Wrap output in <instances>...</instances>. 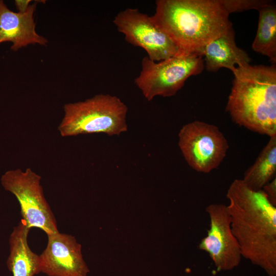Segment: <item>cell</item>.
<instances>
[{"mask_svg":"<svg viewBox=\"0 0 276 276\" xmlns=\"http://www.w3.org/2000/svg\"><path fill=\"white\" fill-rule=\"evenodd\" d=\"M232 233L242 257L276 275V206L262 190L255 191L236 179L226 193Z\"/></svg>","mask_w":276,"mask_h":276,"instance_id":"1","label":"cell"},{"mask_svg":"<svg viewBox=\"0 0 276 276\" xmlns=\"http://www.w3.org/2000/svg\"><path fill=\"white\" fill-rule=\"evenodd\" d=\"M202 55L204 66L212 72L226 68L233 73L237 67L250 64L251 61L247 53L237 45L233 27L208 43Z\"/></svg>","mask_w":276,"mask_h":276,"instance_id":"12","label":"cell"},{"mask_svg":"<svg viewBox=\"0 0 276 276\" xmlns=\"http://www.w3.org/2000/svg\"><path fill=\"white\" fill-rule=\"evenodd\" d=\"M30 229L21 220L10 236L7 264L13 276H34L41 272L39 255L31 250L28 243Z\"/></svg>","mask_w":276,"mask_h":276,"instance_id":"13","label":"cell"},{"mask_svg":"<svg viewBox=\"0 0 276 276\" xmlns=\"http://www.w3.org/2000/svg\"><path fill=\"white\" fill-rule=\"evenodd\" d=\"M226 107L240 126L269 137L276 135V66L237 67Z\"/></svg>","mask_w":276,"mask_h":276,"instance_id":"3","label":"cell"},{"mask_svg":"<svg viewBox=\"0 0 276 276\" xmlns=\"http://www.w3.org/2000/svg\"><path fill=\"white\" fill-rule=\"evenodd\" d=\"M113 22L125 40L143 48L152 61L158 62L181 53L171 38L139 9L127 8L114 17Z\"/></svg>","mask_w":276,"mask_h":276,"instance_id":"8","label":"cell"},{"mask_svg":"<svg viewBox=\"0 0 276 276\" xmlns=\"http://www.w3.org/2000/svg\"><path fill=\"white\" fill-rule=\"evenodd\" d=\"M266 195L269 201L276 206V178L266 183L262 189Z\"/></svg>","mask_w":276,"mask_h":276,"instance_id":"17","label":"cell"},{"mask_svg":"<svg viewBox=\"0 0 276 276\" xmlns=\"http://www.w3.org/2000/svg\"><path fill=\"white\" fill-rule=\"evenodd\" d=\"M58 129L62 136L106 133L119 135L127 130L128 108L118 97L97 95L85 101L66 104Z\"/></svg>","mask_w":276,"mask_h":276,"instance_id":"4","label":"cell"},{"mask_svg":"<svg viewBox=\"0 0 276 276\" xmlns=\"http://www.w3.org/2000/svg\"><path fill=\"white\" fill-rule=\"evenodd\" d=\"M41 178L31 168L16 169L5 172L1 182L17 199L22 220L30 228H39L47 235L56 233L59 232L56 220L44 197Z\"/></svg>","mask_w":276,"mask_h":276,"instance_id":"6","label":"cell"},{"mask_svg":"<svg viewBox=\"0 0 276 276\" xmlns=\"http://www.w3.org/2000/svg\"><path fill=\"white\" fill-rule=\"evenodd\" d=\"M155 24L180 53L202 56L204 47L233 27L220 0H157Z\"/></svg>","mask_w":276,"mask_h":276,"instance_id":"2","label":"cell"},{"mask_svg":"<svg viewBox=\"0 0 276 276\" xmlns=\"http://www.w3.org/2000/svg\"><path fill=\"white\" fill-rule=\"evenodd\" d=\"M36 6L35 3L25 12H14L0 0V43L11 42V49L13 51L30 44H47V39L35 30L33 15Z\"/></svg>","mask_w":276,"mask_h":276,"instance_id":"11","label":"cell"},{"mask_svg":"<svg viewBox=\"0 0 276 276\" xmlns=\"http://www.w3.org/2000/svg\"><path fill=\"white\" fill-rule=\"evenodd\" d=\"M178 146L189 166L204 173L217 169L229 148L226 139L217 126L200 121L181 127Z\"/></svg>","mask_w":276,"mask_h":276,"instance_id":"7","label":"cell"},{"mask_svg":"<svg viewBox=\"0 0 276 276\" xmlns=\"http://www.w3.org/2000/svg\"><path fill=\"white\" fill-rule=\"evenodd\" d=\"M30 1H15V4L16 8L19 11L18 12L23 13L25 12L28 8Z\"/></svg>","mask_w":276,"mask_h":276,"instance_id":"18","label":"cell"},{"mask_svg":"<svg viewBox=\"0 0 276 276\" xmlns=\"http://www.w3.org/2000/svg\"><path fill=\"white\" fill-rule=\"evenodd\" d=\"M204 67L203 57L197 54L181 53L158 62L145 56L134 83L149 101L157 96L171 97L190 77L200 74Z\"/></svg>","mask_w":276,"mask_h":276,"instance_id":"5","label":"cell"},{"mask_svg":"<svg viewBox=\"0 0 276 276\" xmlns=\"http://www.w3.org/2000/svg\"><path fill=\"white\" fill-rule=\"evenodd\" d=\"M47 236V246L39 255L41 272L48 276H87L89 270L76 238L59 232Z\"/></svg>","mask_w":276,"mask_h":276,"instance_id":"10","label":"cell"},{"mask_svg":"<svg viewBox=\"0 0 276 276\" xmlns=\"http://www.w3.org/2000/svg\"><path fill=\"white\" fill-rule=\"evenodd\" d=\"M223 7L229 15L233 12L256 9L258 11L273 3L267 0H220Z\"/></svg>","mask_w":276,"mask_h":276,"instance_id":"16","label":"cell"},{"mask_svg":"<svg viewBox=\"0 0 276 276\" xmlns=\"http://www.w3.org/2000/svg\"><path fill=\"white\" fill-rule=\"evenodd\" d=\"M276 173V135L270 139L255 163L245 172L244 182L255 191L261 190L274 177Z\"/></svg>","mask_w":276,"mask_h":276,"instance_id":"14","label":"cell"},{"mask_svg":"<svg viewBox=\"0 0 276 276\" xmlns=\"http://www.w3.org/2000/svg\"><path fill=\"white\" fill-rule=\"evenodd\" d=\"M205 211L210 218V229L201 240L199 248L209 254L218 271L233 270L239 266L242 257L231 229L227 205L210 204Z\"/></svg>","mask_w":276,"mask_h":276,"instance_id":"9","label":"cell"},{"mask_svg":"<svg viewBox=\"0 0 276 276\" xmlns=\"http://www.w3.org/2000/svg\"><path fill=\"white\" fill-rule=\"evenodd\" d=\"M259 13L252 50L267 56L272 64L276 63V7L274 4L263 7Z\"/></svg>","mask_w":276,"mask_h":276,"instance_id":"15","label":"cell"}]
</instances>
